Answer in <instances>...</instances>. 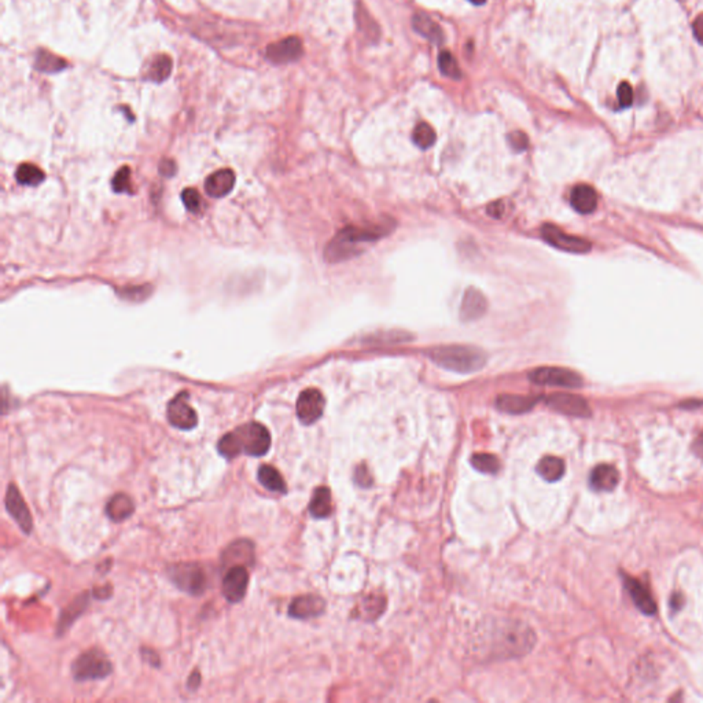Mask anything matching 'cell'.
Returning a JSON list of instances; mask_svg holds the SVG:
<instances>
[{
	"label": "cell",
	"instance_id": "6da1fadb",
	"mask_svg": "<svg viewBox=\"0 0 703 703\" xmlns=\"http://www.w3.org/2000/svg\"><path fill=\"white\" fill-rule=\"evenodd\" d=\"M271 448V434L265 426L250 422L227 433L219 441L218 450L226 459H234L240 454L262 456Z\"/></svg>",
	"mask_w": 703,
	"mask_h": 703
},
{
	"label": "cell",
	"instance_id": "7a4b0ae2",
	"mask_svg": "<svg viewBox=\"0 0 703 703\" xmlns=\"http://www.w3.org/2000/svg\"><path fill=\"white\" fill-rule=\"evenodd\" d=\"M432 358L441 367L463 374L481 369L486 361L482 352L470 347L437 348L432 352Z\"/></svg>",
	"mask_w": 703,
	"mask_h": 703
},
{
	"label": "cell",
	"instance_id": "3957f363",
	"mask_svg": "<svg viewBox=\"0 0 703 703\" xmlns=\"http://www.w3.org/2000/svg\"><path fill=\"white\" fill-rule=\"evenodd\" d=\"M72 673L77 682L105 679L112 673V664L105 653L93 648L76 658L72 665Z\"/></svg>",
	"mask_w": 703,
	"mask_h": 703
},
{
	"label": "cell",
	"instance_id": "277c9868",
	"mask_svg": "<svg viewBox=\"0 0 703 703\" xmlns=\"http://www.w3.org/2000/svg\"><path fill=\"white\" fill-rule=\"evenodd\" d=\"M173 584L190 595H201L208 586L205 570L198 564H179L169 569Z\"/></svg>",
	"mask_w": 703,
	"mask_h": 703
},
{
	"label": "cell",
	"instance_id": "5b68a950",
	"mask_svg": "<svg viewBox=\"0 0 703 703\" xmlns=\"http://www.w3.org/2000/svg\"><path fill=\"white\" fill-rule=\"evenodd\" d=\"M530 381L537 385L546 386H558V387H580L583 385V378L568 368L561 367H541L530 372Z\"/></svg>",
	"mask_w": 703,
	"mask_h": 703
},
{
	"label": "cell",
	"instance_id": "8992f818",
	"mask_svg": "<svg viewBox=\"0 0 703 703\" xmlns=\"http://www.w3.org/2000/svg\"><path fill=\"white\" fill-rule=\"evenodd\" d=\"M168 421L180 430H191L198 423V416L189 403V394L180 393L168 404Z\"/></svg>",
	"mask_w": 703,
	"mask_h": 703
},
{
	"label": "cell",
	"instance_id": "52a82bcc",
	"mask_svg": "<svg viewBox=\"0 0 703 703\" xmlns=\"http://www.w3.org/2000/svg\"><path fill=\"white\" fill-rule=\"evenodd\" d=\"M325 411V397L318 389L304 390L297 400V416L304 425L315 423Z\"/></svg>",
	"mask_w": 703,
	"mask_h": 703
},
{
	"label": "cell",
	"instance_id": "ba28073f",
	"mask_svg": "<svg viewBox=\"0 0 703 703\" xmlns=\"http://www.w3.org/2000/svg\"><path fill=\"white\" fill-rule=\"evenodd\" d=\"M543 238L554 247L569 253H586L590 250V243L579 236L566 234L552 224H547L541 230Z\"/></svg>",
	"mask_w": 703,
	"mask_h": 703
},
{
	"label": "cell",
	"instance_id": "9c48e42d",
	"mask_svg": "<svg viewBox=\"0 0 703 703\" xmlns=\"http://www.w3.org/2000/svg\"><path fill=\"white\" fill-rule=\"evenodd\" d=\"M267 58L272 64H289L302 55V43L298 37L290 36L267 47Z\"/></svg>",
	"mask_w": 703,
	"mask_h": 703
},
{
	"label": "cell",
	"instance_id": "30bf717a",
	"mask_svg": "<svg viewBox=\"0 0 703 703\" xmlns=\"http://www.w3.org/2000/svg\"><path fill=\"white\" fill-rule=\"evenodd\" d=\"M6 508L8 514L14 518V521L19 525L21 530H23L26 535L32 532L33 522L29 512V508L26 507L19 490L14 483H10L6 493Z\"/></svg>",
	"mask_w": 703,
	"mask_h": 703
},
{
	"label": "cell",
	"instance_id": "8fae6325",
	"mask_svg": "<svg viewBox=\"0 0 703 703\" xmlns=\"http://www.w3.org/2000/svg\"><path fill=\"white\" fill-rule=\"evenodd\" d=\"M249 586V573L244 566L236 565L229 569L223 579V595L230 603H238L244 597Z\"/></svg>",
	"mask_w": 703,
	"mask_h": 703
},
{
	"label": "cell",
	"instance_id": "7c38bea8",
	"mask_svg": "<svg viewBox=\"0 0 703 703\" xmlns=\"http://www.w3.org/2000/svg\"><path fill=\"white\" fill-rule=\"evenodd\" d=\"M547 404L562 414L572 415V416H580L586 418L590 415V410L586 400L576 394H568V393H557L551 394L547 398Z\"/></svg>",
	"mask_w": 703,
	"mask_h": 703
},
{
	"label": "cell",
	"instance_id": "4fadbf2b",
	"mask_svg": "<svg viewBox=\"0 0 703 703\" xmlns=\"http://www.w3.org/2000/svg\"><path fill=\"white\" fill-rule=\"evenodd\" d=\"M325 607L326 603L320 596L304 595L293 600V603L289 607V614L293 618L307 619L320 615L325 611Z\"/></svg>",
	"mask_w": 703,
	"mask_h": 703
},
{
	"label": "cell",
	"instance_id": "5bb4252c",
	"mask_svg": "<svg viewBox=\"0 0 703 703\" xmlns=\"http://www.w3.org/2000/svg\"><path fill=\"white\" fill-rule=\"evenodd\" d=\"M235 186V173L231 169H222L212 173L205 182V191L213 198H222L231 193Z\"/></svg>",
	"mask_w": 703,
	"mask_h": 703
},
{
	"label": "cell",
	"instance_id": "9a60e30c",
	"mask_svg": "<svg viewBox=\"0 0 703 703\" xmlns=\"http://www.w3.org/2000/svg\"><path fill=\"white\" fill-rule=\"evenodd\" d=\"M223 562L226 566H250L254 562L253 544L247 540H238L231 544L223 554Z\"/></svg>",
	"mask_w": 703,
	"mask_h": 703
},
{
	"label": "cell",
	"instance_id": "2e32d148",
	"mask_svg": "<svg viewBox=\"0 0 703 703\" xmlns=\"http://www.w3.org/2000/svg\"><path fill=\"white\" fill-rule=\"evenodd\" d=\"M624 586L628 589L632 600L635 601L636 607H639V610L642 613L651 615L657 611V606H655L653 596L650 595L647 588L642 583H639L637 580H633L630 577H624Z\"/></svg>",
	"mask_w": 703,
	"mask_h": 703
},
{
	"label": "cell",
	"instance_id": "e0dca14e",
	"mask_svg": "<svg viewBox=\"0 0 703 703\" xmlns=\"http://www.w3.org/2000/svg\"><path fill=\"white\" fill-rule=\"evenodd\" d=\"M570 204L581 215H589L597 208V193L588 184H579L572 190Z\"/></svg>",
	"mask_w": 703,
	"mask_h": 703
},
{
	"label": "cell",
	"instance_id": "ac0fdd59",
	"mask_svg": "<svg viewBox=\"0 0 703 703\" xmlns=\"http://www.w3.org/2000/svg\"><path fill=\"white\" fill-rule=\"evenodd\" d=\"M486 311V300L485 297L476 291L475 289H469L463 297L462 302V319L466 322L475 320L481 318Z\"/></svg>",
	"mask_w": 703,
	"mask_h": 703
},
{
	"label": "cell",
	"instance_id": "d6986e66",
	"mask_svg": "<svg viewBox=\"0 0 703 703\" xmlns=\"http://www.w3.org/2000/svg\"><path fill=\"white\" fill-rule=\"evenodd\" d=\"M590 485L596 490H611L619 481V474L613 466L600 465L590 474Z\"/></svg>",
	"mask_w": 703,
	"mask_h": 703
},
{
	"label": "cell",
	"instance_id": "ffe728a7",
	"mask_svg": "<svg viewBox=\"0 0 703 703\" xmlns=\"http://www.w3.org/2000/svg\"><path fill=\"white\" fill-rule=\"evenodd\" d=\"M412 25H414V29L419 35L426 37L427 40H430L433 43L444 41V32H443L441 26L436 21H433L430 17H427L426 14H416L412 19Z\"/></svg>",
	"mask_w": 703,
	"mask_h": 703
},
{
	"label": "cell",
	"instance_id": "44dd1931",
	"mask_svg": "<svg viewBox=\"0 0 703 703\" xmlns=\"http://www.w3.org/2000/svg\"><path fill=\"white\" fill-rule=\"evenodd\" d=\"M539 398L529 396H510L504 394L497 398V408L510 414H522L533 408Z\"/></svg>",
	"mask_w": 703,
	"mask_h": 703
},
{
	"label": "cell",
	"instance_id": "7402d4cb",
	"mask_svg": "<svg viewBox=\"0 0 703 703\" xmlns=\"http://www.w3.org/2000/svg\"><path fill=\"white\" fill-rule=\"evenodd\" d=\"M333 511L331 504V492L326 486H320L314 492L311 504H309V512L314 518L323 519L330 517Z\"/></svg>",
	"mask_w": 703,
	"mask_h": 703
},
{
	"label": "cell",
	"instance_id": "603a6c76",
	"mask_svg": "<svg viewBox=\"0 0 703 703\" xmlns=\"http://www.w3.org/2000/svg\"><path fill=\"white\" fill-rule=\"evenodd\" d=\"M133 501L125 493H117L106 505V514L115 522H121L133 514Z\"/></svg>",
	"mask_w": 703,
	"mask_h": 703
},
{
	"label": "cell",
	"instance_id": "cb8c5ba5",
	"mask_svg": "<svg viewBox=\"0 0 703 703\" xmlns=\"http://www.w3.org/2000/svg\"><path fill=\"white\" fill-rule=\"evenodd\" d=\"M257 478L260 481V483L267 488L268 490L271 492H276V493H286L287 492V486H286V482L283 479V476L280 475V472L275 468L272 466H268V465H264L258 469V474H257Z\"/></svg>",
	"mask_w": 703,
	"mask_h": 703
},
{
	"label": "cell",
	"instance_id": "d4e9b609",
	"mask_svg": "<svg viewBox=\"0 0 703 703\" xmlns=\"http://www.w3.org/2000/svg\"><path fill=\"white\" fill-rule=\"evenodd\" d=\"M171 72H172V59L168 55L160 54L148 65L146 76L150 81L162 83L169 77Z\"/></svg>",
	"mask_w": 703,
	"mask_h": 703
},
{
	"label": "cell",
	"instance_id": "484cf974",
	"mask_svg": "<svg viewBox=\"0 0 703 703\" xmlns=\"http://www.w3.org/2000/svg\"><path fill=\"white\" fill-rule=\"evenodd\" d=\"M537 472L548 482L559 481L565 474V463L555 456H546L537 465Z\"/></svg>",
	"mask_w": 703,
	"mask_h": 703
},
{
	"label": "cell",
	"instance_id": "4316f807",
	"mask_svg": "<svg viewBox=\"0 0 703 703\" xmlns=\"http://www.w3.org/2000/svg\"><path fill=\"white\" fill-rule=\"evenodd\" d=\"M386 607V600L381 595H369L360 603L358 617L372 621L378 618Z\"/></svg>",
	"mask_w": 703,
	"mask_h": 703
},
{
	"label": "cell",
	"instance_id": "83f0119b",
	"mask_svg": "<svg viewBox=\"0 0 703 703\" xmlns=\"http://www.w3.org/2000/svg\"><path fill=\"white\" fill-rule=\"evenodd\" d=\"M35 66L37 70L44 72V73H57L66 68V61L46 51V50H40L36 54Z\"/></svg>",
	"mask_w": 703,
	"mask_h": 703
},
{
	"label": "cell",
	"instance_id": "f1b7e54d",
	"mask_svg": "<svg viewBox=\"0 0 703 703\" xmlns=\"http://www.w3.org/2000/svg\"><path fill=\"white\" fill-rule=\"evenodd\" d=\"M15 177L19 184L23 186H39L44 180V173L40 168L32 164H22L18 166Z\"/></svg>",
	"mask_w": 703,
	"mask_h": 703
},
{
	"label": "cell",
	"instance_id": "f546056e",
	"mask_svg": "<svg viewBox=\"0 0 703 703\" xmlns=\"http://www.w3.org/2000/svg\"><path fill=\"white\" fill-rule=\"evenodd\" d=\"M472 468L483 474H496L500 470V462L490 454H475L471 458Z\"/></svg>",
	"mask_w": 703,
	"mask_h": 703
},
{
	"label": "cell",
	"instance_id": "4dcf8cb0",
	"mask_svg": "<svg viewBox=\"0 0 703 703\" xmlns=\"http://www.w3.org/2000/svg\"><path fill=\"white\" fill-rule=\"evenodd\" d=\"M439 68L441 73L450 79L458 80L462 77L461 68L458 65V61L454 58V55L450 51H443L439 57Z\"/></svg>",
	"mask_w": 703,
	"mask_h": 703
},
{
	"label": "cell",
	"instance_id": "1f68e13d",
	"mask_svg": "<svg viewBox=\"0 0 703 703\" xmlns=\"http://www.w3.org/2000/svg\"><path fill=\"white\" fill-rule=\"evenodd\" d=\"M414 142L421 148L432 147L434 144V142H436V132H434V129L429 124H426V122L419 124L415 128V131H414Z\"/></svg>",
	"mask_w": 703,
	"mask_h": 703
},
{
	"label": "cell",
	"instance_id": "d6a6232c",
	"mask_svg": "<svg viewBox=\"0 0 703 703\" xmlns=\"http://www.w3.org/2000/svg\"><path fill=\"white\" fill-rule=\"evenodd\" d=\"M183 204L191 213H198L202 209V197L194 189H186L182 194Z\"/></svg>",
	"mask_w": 703,
	"mask_h": 703
},
{
	"label": "cell",
	"instance_id": "836d02e7",
	"mask_svg": "<svg viewBox=\"0 0 703 703\" xmlns=\"http://www.w3.org/2000/svg\"><path fill=\"white\" fill-rule=\"evenodd\" d=\"M113 190L117 193L131 191V171L128 166H124L118 171L113 177Z\"/></svg>",
	"mask_w": 703,
	"mask_h": 703
},
{
	"label": "cell",
	"instance_id": "e575fe53",
	"mask_svg": "<svg viewBox=\"0 0 703 703\" xmlns=\"http://www.w3.org/2000/svg\"><path fill=\"white\" fill-rule=\"evenodd\" d=\"M617 97L621 108H629L633 104V90L629 83H621L617 90Z\"/></svg>",
	"mask_w": 703,
	"mask_h": 703
},
{
	"label": "cell",
	"instance_id": "d590c367",
	"mask_svg": "<svg viewBox=\"0 0 703 703\" xmlns=\"http://www.w3.org/2000/svg\"><path fill=\"white\" fill-rule=\"evenodd\" d=\"M510 143H511V146H512L515 150H519V151H521V150H525V148H526V146H528V137H526V135H525V133H522V132H519V131H518V132L511 133V136H510Z\"/></svg>",
	"mask_w": 703,
	"mask_h": 703
},
{
	"label": "cell",
	"instance_id": "8d00e7d4",
	"mask_svg": "<svg viewBox=\"0 0 703 703\" xmlns=\"http://www.w3.org/2000/svg\"><path fill=\"white\" fill-rule=\"evenodd\" d=\"M356 481H357L360 485H363V486H368V485H371L372 479H371V476H369V474H368V470H367V468H365L364 465H361V466H358V468L356 469Z\"/></svg>",
	"mask_w": 703,
	"mask_h": 703
},
{
	"label": "cell",
	"instance_id": "74e56055",
	"mask_svg": "<svg viewBox=\"0 0 703 703\" xmlns=\"http://www.w3.org/2000/svg\"><path fill=\"white\" fill-rule=\"evenodd\" d=\"M693 30L695 39L703 46V14L698 15L693 23Z\"/></svg>",
	"mask_w": 703,
	"mask_h": 703
},
{
	"label": "cell",
	"instance_id": "f35d334b",
	"mask_svg": "<svg viewBox=\"0 0 703 703\" xmlns=\"http://www.w3.org/2000/svg\"><path fill=\"white\" fill-rule=\"evenodd\" d=\"M694 450H695L697 455H700L701 458H703V433L697 439V441L694 444Z\"/></svg>",
	"mask_w": 703,
	"mask_h": 703
},
{
	"label": "cell",
	"instance_id": "ab89813d",
	"mask_svg": "<svg viewBox=\"0 0 703 703\" xmlns=\"http://www.w3.org/2000/svg\"><path fill=\"white\" fill-rule=\"evenodd\" d=\"M197 679H200V673L198 672H194L193 676L190 677V688H197L200 686V680L197 682Z\"/></svg>",
	"mask_w": 703,
	"mask_h": 703
},
{
	"label": "cell",
	"instance_id": "60d3db41",
	"mask_svg": "<svg viewBox=\"0 0 703 703\" xmlns=\"http://www.w3.org/2000/svg\"><path fill=\"white\" fill-rule=\"evenodd\" d=\"M469 1L474 3V4H483L485 3V0H469Z\"/></svg>",
	"mask_w": 703,
	"mask_h": 703
}]
</instances>
